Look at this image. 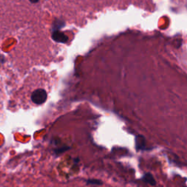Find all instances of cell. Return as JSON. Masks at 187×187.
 <instances>
[{
    "label": "cell",
    "mask_w": 187,
    "mask_h": 187,
    "mask_svg": "<svg viewBox=\"0 0 187 187\" xmlns=\"http://www.w3.org/2000/svg\"><path fill=\"white\" fill-rule=\"evenodd\" d=\"M48 94L45 90L42 89H38L31 94V101L36 105H42L47 100Z\"/></svg>",
    "instance_id": "obj_1"
},
{
    "label": "cell",
    "mask_w": 187,
    "mask_h": 187,
    "mask_svg": "<svg viewBox=\"0 0 187 187\" xmlns=\"http://www.w3.org/2000/svg\"><path fill=\"white\" fill-rule=\"evenodd\" d=\"M52 39L59 43H65L68 41V37L59 30H54L52 34Z\"/></svg>",
    "instance_id": "obj_2"
},
{
    "label": "cell",
    "mask_w": 187,
    "mask_h": 187,
    "mask_svg": "<svg viewBox=\"0 0 187 187\" xmlns=\"http://www.w3.org/2000/svg\"><path fill=\"white\" fill-rule=\"evenodd\" d=\"M135 145L137 150H145L146 145H145V139L142 135H137L135 139Z\"/></svg>",
    "instance_id": "obj_3"
},
{
    "label": "cell",
    "mask_w": 187,
    "mask_h": 187,
    "mask_svg": "<svg viewBox=\"0 0 187 187\" xmlns=\"http://www.w3.org/2000/svg\"><path fill=\"white\" fill-rule=\"evenodd\" d=\"M143 180L144 182L148 183L150 186H155V185H156V181H155L154 178H153V175L149 173H145V174L144 175Z\"/></svg>",
    "instance_id": "obj_4"
},
{
    "label": "cell",
    "mask_w": 187,
    "mask_h": 187,
    "mask_svg": "<svg viewBox=\"0 0 187 187\" xmlns=\"http://www.w3.org/2000/svg\"><path fill=\"white\" fill-rule=\"evenodd\" d=\"M87 183L89 184H92V185H102V182L100 180H97V179H89L87 181Z\"/></svg>",
    "instance_id": "obj_5"
},
{
    "label": "cell",
    "mask_w": 187,
    "mask_h": 187,
    "mask_svg": "<svg viewBox=\"0 0 187 187\" xmlns=\"http://www.w3.org/2000/svg\"><path fill=\"white\" fill-rule=\"evenodd\" d=\"M64 26V23L61 22L60 21H58L57 22H55L54 24V30H59L60 28H62Z\"/></svg>",
    "instance_id": "obj_6"
},
{
    "label": "cell",
    "mask_w": 187,
    "mask_h": 187,
    "mask_svg": "<svg viewBox=\"0 0 187 187\" xmlns=\"http://www.w3.org/2000/svg\"><path fill=\"white\" fill-rule=\"evenodd\" d=\"M29 1H30L31 3H37L39 1V0H29Z\"/></svg>",
    "instance_id": "obj_7"
}]
</instances>
